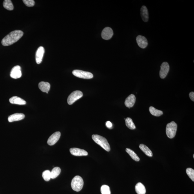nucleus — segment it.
<instances>
[{"instance_id": "obj_14", "label": "nucleus", "mask_w": 194, "mask_h": 194, "mask_svg": "<svg viewBox=\"0 0 194 194\" xmlns=\"http://www.w3.org/2000/svg\"><path fill=\"white\" fill-rule=\"evenodd\" d=\"M136 97L133 94H131L127 98L125 101V106L130 108L134 106L136 102Z\"/></svg>"}, {"instance_id": "obj_27", "label": "nucleus", "mask_w": 194, "mask_h": 194, "mask_svg": "<svg viewBox=\"0 0 194 194\" xmlns=\"http://www.w3.org/2000/svg\"><path fill=\"white\" fill-rule=\"evenodd\" d=\"M101 192L102 194H110V188L107 185H104L101 186Z\"/></svg>"}, {"instance_id": "obj_5", "label": "nucleus", "mask_w": 194, "mask_h": 194, "mask_svg": "<svg viewBox=\"0 0 194 194\" xmlns=\"http://www.w3.org/2000/svg\"><path fill=\"white\" fill-rule=\"evenodd\" d=\"M83 96L82 92L80 91L77 90L72 92V93L69 96L67 99V102L68 104L70 105H72Z\"/></svg>"}, {"instance_id": "obj_26", "label": "nucleus", "mask_w": 194, "mask_h": 194, "mask_svg": "<svg viewBox=\"0 0 194 194\" xmlns=\"http://www.w3.org/2000/svg\"><path fill=\"white\" fill-rule=\"evenodd\" d=\"M42 177L45 181L48 182L51 178V172L49 170H45L43 173Z\"/></svg>"}, {"instance_id": "obj_21", "label": "nucleus", "mask_w": 194, "mask_h": 194, "mask_svg": "<svg viewBox=\"0 0 194 194\" xmlns=\"http://www.w3.org/2000/svg\"><path fill=\"white\" fill-rule=\"evenodd\" d=\"M149 111L150 113L152 115L155 116V117L160 116L163 115V113L161 110L156 109L153 106H150L149 108Z\"/></svg>"}, {"instance_id": "obj_18", "label": "nucleus", "mask_w": 194, "mask_h": 194, "mask_svg": "<svg viewBox=\"0 0 194 194\" xmlns=\"http://www.w3.org/2000/svg\"><path fill=\"white\" fill-rule=\"evenodd\" d=\"M39 88L42 91L46 93L48 92L50 89V85L48 82H41L39 83Z\"/></svg>"}, {"instance_id": "obj_3", "label": "nucleus", "mask_w": 194, "mask_h": 194, "mask_svg": "<svg viewBox=\"0 0 194 194\" xmlns=\"http://www.w3.org/2000/svg\"><path fill=\"white\" fill-rule=\"evenodd\" d=\"M84 182L82 178L79 176H76L72 179L71 183L72 189L74 191L79 192L83 188Z\"/></svg>"}, {"instance_id": "obj_9", "label": "nucleus", "mask_w": 194, "mask_h": 194, "mask_svg": "<svg viewBox=\"0 0 194 194\" xmlns=\"http://www.w3.org/2000/svg\"><path fill=\"white\" fill-rule=\"evenodd\" d=\"M113 35V30L109 27H106L101 32V37L104 40H108L111 38Z\"/></svg>"}, {"instance_id": "obj_31", "label": "nucleus", "mask_w": 194, "mask_h": 194, "mask_svg": "<svg viewBox=\"0 0 194 194\" xmlns=\"http://www.w3.org/2000/svg\"><path fill=\"white\" fill-rule=\"evenodd\" d=\"M189 97L191 99V100L193 101H194V92H190L189 94Z\"/></svg>"}, {"instance_id": "obj_8", "label": "nucleus", "mask_w": 194, "mask_h": 194, "mask_svg": "<svg viewBox=\"0 0 194 194\" xmlns=\"http://www.w3.org/2000/svg\"><path fill=\"white\" fill-rule=\"evenodd\" d=\"M61 136V132H57L52 134L47 141V143L50 146L53 145L59 140Z\"/></svg>"}, {"instance_id": "obj_23", "label": "nucleus", "mask_w": 194, "mask_h": 194, "mask_svg": "<svg viewBox=\"0 0 194 194\" xmlns=\"http://www.w3.org/2000/svg\"><path fill=\"white\" fill-rule=\"evenodd\" d=\"M3 5L4 7L7 10H13V5L10 0H5L3 1Z\"/></svg>"}, {"instance_id": "obj_29", "label": "nucleus", "mask_w": 194, "mask_h": 194, "mask_svg": "<svg viewBox=\"0 0 194 194\" xmlns=\"http://www.w3.org/2000/svg\"><path fill=\"white\" fill-rule=\"evenodd\" d=\"M23 2L28 7H32L35 5V1L33 0H23Z\"/></svg>"}, {"instance_id": "obj_10", "label": "nucleus", "mask_w": 194, "mask_h": 194, "mask_svg": "<svg viewBox=\"0 0 194 194\" xmlns=\"http://www.w3.org/2000/svg\"><path fill=\"white\" fill-rule=\"evenodd\" d=\"M22 76L21 68L19 66H14L12 68L10 73V76L14 79H17Z\"/></svg>"}, {"instance_id": "obj_4", "label": "nucleus", "mask_w": 194, "mask_h": 194, "mask_svg": "<svg viewBox=\"0 0 194 194\" xmlns=\"http://www.w3.org/2000/svg\"><path fill=\"white\" fill-rule=\"evenodd\" d=\"M177 128V124L175 121H172L167 124L166 134L168 138L172 139L175 137L176 134Z\"/></svg>"}, {"instance_id": "obj_25", "label": "nucleus", "mask_w": 194, "mask_h": 194, "mask_svg": "<svg viewBox=\"0 0 194 194\" xmlns=\"http://www.w3.org/2000/svg\"><path fill=\"white\" fill-rule=\"evenodd\" d=\"M126 121V124L127 127L130 130H135L136 129V126L134 124L133 121L131 118H127L125 119Z\"/></svg>"}, {"instance_id": "obj_7", "label": "nucleus", "mask_w": 194, "mask_h": 194, "mask_svg": "<svg viewBox=\"0 0 194 194\" xmlns=\"http://www.w3.org/2000/svg\"><path fill=\"white\" fill-rule=\"evenodd\" d=\"M160 76L162 79H164L167 75L170 69L169 65L167 62H163L160 67Z\"/></svg>"}, {"instance_id": "obj_13", "label": "nucleus", "mask_w": 194, "mask_h": 194, "mask_svg": "<svg viewBox=\"0 0 194 194\" xmlns=\"http://www.w3.org/2000/svg\"><path fill=\"white\" fill-rule=\"evenodd\" d=\"M70 152L71 154L75 156H85L88 154L85 150L77 148H70Z\"/></svg>"}, {"instance_id": "obj_1", "label": "nucleus", "mask_w": 194, "mask_h": 194, "mask_svg": "<svg viewBox=\"0 0 194 194\" xmlns=\"http://www.w3.org/2000/svg\"><path fill=\"white\" fill-rule=\"evenodd\" d=\"M23 35V32L21 30L13 31L5 36L2 40V44L4 46H10L19 40Z\"/></svg>"}, {"instance_id": "obj_15", "label": "nucleus", "mask_w": 194, "mask_h": 194, "mask_svg": "<svg viewBox=\"0 0 194 194\" xmlns=\"http://www.w3.org/2000/svg\"><path fill=\"white\" fill-rule=\"evenodd\" d=\"M25 115L22 113H15L10 115L8 118L9 122H12L14 121H21L24 119Z\"/></svg>"}, {"instance_id": "obj_11", "label": "nucleus", "mask_w": 194, "mask_h": 194, "mask_svg": "<svg viewBox=\"0 0 194 194\" xmlns=\"http://www.w3.org/2000/svg\"><path fill=\"white\" fill-rule=\"evenodd\" d=\"M44 52L45 49L43 47L40 46L38 48L36 53V61L37 64L42 62Z\"/></svg>"}, {"instance_id": "obj_16", "label": "nucleus", "mask_w": 194, "mask_h": 194, "mask_svg": "<svg viewBox=\"0 0 194 194\" xmlns=\"http://www.w3.org/2000/svg\"><path fill=\"white\" fill-rule=\"evenodd\" d=\"M141 15L143 21L145 22H147L149 19V15L148 9L144 5H143L141 8Z\"/></svg>"}, {"instance_id": "obj_28", "label": "nucleus", "mask_w": 194, "mask_h": 194, "mask_svg": "<svg viewBox=\"0 0 194 194\" xmlns=\"http://www.w3.org/2000/svg\"><path fill=\"white\" fill-rule=\"evenodd\" d=\"M186 173L190 178L194 182V170L191 168H188L186 169Z\"/></svg>"}, {"instance_id": "obj_12", "label": "nucleus", "mask_w": 194, "mask_h": 194, "mask_svg": "<svg viewBox=\"0 0 194 194\" xmlns=\"http://www.w3.org/2000/svg\"><path fill=\"white\" fill-rule=\"evenodd\" d=\"M138 45L141 48H145L148 45V41L146 38L142 35L138 36L136 37Z\"/></svg>"}, {"instance_id": "obj_24", "label": "nucleus", "mask_w": 194, "mask_h": 194, "mask_svg": "<svg viewBox=\"0 0 194 194\" xmlns=\"http://www.w3.org/2000/svg\"><path fill=\"white\" fill-rule=\"evenodd\" d=\"M126 151L127 153L129 154L131 157L134 160L136 161H139L140 160L138 156L134 152L133 150L130 149V148H127L126 149Z\"/></svg>"}, {"instance_id": "obj_2", "label": "nucleus", "mask_w": 194, "mask_h": 194, "mask_svg": "<svg viewBox=\"0 0 194 194\" xmlns=\"http://www.w3.org/2000/svg\"><path fill=\"white\" fill-rule=\"evenodd\" d=\"M92 139L94 142L99 145L106 151L109 152L110 151V145L105 138L99 135H93L92 136Z\"/></svg>"}, {"instance_id": "obj_6", "label": "nucleus", "mask_w": 194, "mask_h": 194, "mask_svg": "<svg viewBox=\"0 0 194 194\" xmlns=\"http://www.w3.org/2000/svg\"><path fill=\"white\" fill-rule=\"evenodd\" d=\"M72 73L76 77L83 79H89L93 77V75L90 72L80 70H73Z\"/></svg>"}, {"instance_id": "obj_20", "label": "nucleus", "mask_w": 194, "mask_h": 194, "mask_svg": "<svg viewBox=\"0 0 194 194\" xmlns=\"http://www.w3.org/2000/svg\"><path fill=\"white\" fill-rule=\"evenodd\" d=\"M139 148L145 154L149 157H152L153 156V154L152 151L150 150L148 147L145 145L141 144L139 145Z\"/></svg>"}, {"instance_id": "obj_30", "label": "nucleus", "mask_w": 194, "mask_h": 194, "mask_svg": "<svg viewBox=\"0 0 194 194\" xmlns=\"http://www.w3.org/2000/svg\"><path fill=\"white\" fill-rule=\"evenodd\" d=\"M106 126L108 128H111L112 127V123L110 121H106Z\"/></svg>"}, {"instance_id": "obj_19", "label": "nucleus", "mask_w": 194, "mask_h": 194, "mask_svg": "<svg viewBox=\"0 0 194 194\" xmlns=\"http://www.w3.org/2000/svg\"><path fill=\"white\" fill-rule=\"evenodd\" d=\"M135 189L138 194H145L146 193V188L142 183H137L135 186Z\"/></svg>"}, {"instance_id": "obj_22", "label": "nucleus", "mask_w": 194, "mask_h": 194, "mask_svg": "<svg viewBox=\"0 0 194 194\" xmlns=\"http://www.w3.org/2000/svg\"><path fill=\"white\" fill-rule=\"evenodd\" d=\"M61 169L58 167H56L52 169V171L51 172V178L52 179H55L61 173Z\"/></svg>"}, {"instance_id": "obj_17", "label": "nucleus", "mask_w": 194, "mask_h": 194, "mask_svg": "<svg viewBox=\"0 0 194 194\" xmlns=\"http://www.w3.org/2000/svg\"><path fill=\"white\" fill-rule=\"evenodd\" d=\"M10 102L12 104H16L20 105H23L26 104V101L21 98L16 97H13L9 100Z\"/></svg>"}]
</instances>
